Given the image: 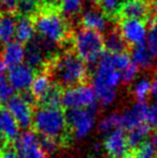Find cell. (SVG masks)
I'll use <instances>...</instances> for the list:
<instances>
[{
    "label": "cell",
    "mask_w": 157,
    "mask_h": 158,
    "mask_svg": "<svg viewBox=\"0 0 157 158\" xmlns=\"http://www.w3.org/2000/svg\"><path fill=\"white\" fill-rule=\"evenodd\" d=\"M6 102H8L6 109L15 118L19 128H31L32 115L35 110L34 106L28 103L19 93H15Z\"/></svg>",
    "instance_id": "8"
},
{
    "label": "cell",
    "mask_w": 157,
    "mask_h": 158,
    "mask_svg": "<svg viewBox=\"0 0 157 158\" xmlns=\"http://www.w3.org/2000/svg\"><path fill=\"white\" fill-rule=\"evenodd\" d=\"M97 8L98 6L88 9L82 14V27L101 32L105 31L107 28V19L109 17Z\"/></svg>",
    "instance_id": "16"
},
{
    "label": "cell",
    "mask_w": 157,
    "mask_h": 158,
    "mask_svg": "<svg viewBox=\"0 0 157 158\" xmlns=\"http://www.w3.org/2000/svg\"><path fill=\"white\" fill-rule=\"evenodd\" d=\"M66 111V121L72 138H82L93 128L95 121L94 109H73Z\"/></svg>",
    "instance_id": "6"
},
{
    "label": "cell",
    "mask_w": 157,
    "mask_h": 158,
    "mask_svg": "<svg viewBox=\"0 0 157 158\" xmlns=\"http://www.w3.org/2000/svg\"><path fill=\"white\" fill-rule=\"evenodd\" d=\"M1 1H2V6H3L4 11L11 12V13H16L19 0H1Z\"/></svg>",
    "instance_id": "34"
},
{
    "label": "cell",
    "mask_w": 157,
    "mask_h": 158,
    "mask_svg": "<svg viewBox=\"0 0 157 158\" xmlns=\"http://www.w3.org/2000/svg\"><path fill=\"white\" fill-rule=\"evenodd\" d=\"M153 8H154V12H155V16L157 17V0L153 1Z\"/></svg>",
    "instance_id": "37"
},
{
    "label": "cell",
    "mask_w": 157,
    "mask_h": 158,
    "mask_svg": "<svg viewBox=\"0 0 157 158\" xmlns=\"http://www.w3.org/2000/svg\"><path fill=\"white\" fill-rule=\"evenodd\" d=\"M99 129L101 131H109L111 129H122V115L118 113L109 115L103 118L99 124Z\"/></svg>",
    "instance_id": "24"
},
{
    "label": "cell",
    "mask_w": 157,
    "mask_h": 158,
    "mask_svg": "<svg viewBox=\"0 0 157 158\" xmlns=\"http://www.w3.org/2000/svg\"><path fill=\"white\" fill-rule=\"evenodd\" d=\"M147 124L151 129H157V99L147 109Z\"/></svg>",
    "instance_id": "31"
},
{
    "label": "cell",
    "mask_w": 157,
    "mask_h": 158,
    "mask_svg": "<svg viewBox=\"0 0 157 158\" xmlns=\"http://www.w3.org/2000/svg\"><path fill=\"white\" fill-rule=\"evenodd\" d=\"M147 48L155 58H157V23L149 27L147 40H145Z\"/></svg>",
    "instance_id": "27"
},
{
    "label": "cell",
    "mask_w": 157,
    "mask_h": 158,
    "mask_svg": "<svg viewBox=\"0 0 157 158\" xmlns=\"http://www.w3.org/2000/svg\"><path fill=\"white\" fill-rule=\"evenodd\" d=\"M151 81L147 79H142L134 87V94L138 101H145V98L149 94H151Z\"/></svg>",
    "instance_id": "26"
},
{
    "label": "cell",
    "mask_w": 157,
    "mask_h": 158,
    "mask_svg": "<svg viewBox=\"0 0 157 158\" xmlns=\"http://www.w3.org/2000/svg\"><path fill=\"white\" fill-rule=\"evenodd\" d=\"M37 72L28 64H21L16 67L10 68L8 71V80L11 86L19 92H25L29 90L36 79Z\"/></svg>",
    "instance_id": "11"
},
{
    "label": "cell",
    "mask_w": 157,
    "mask_h": 158,
    "mask_svg": "<svg viewBox=\"0 0 157 158\" xmlns=\"http://www.w3.org/2000/svg\"><path fill=\"white\" fill-rule=\"evenodd\" d=\"M132 158H157L156 148L150 141H145L132 152Z\"/></svg>",
    "instance_id": "25"
},
{
    "label": "cell",
    "mask_w": 157,
    "mask_h": 158,
    "mask_svg": "<svg viewBox=\"0 0 157 158\" xmlns=\"http://www.w3.org/2000/svg\"><path fill=\"white\" fill-rule=\"evenodd\" d=\"M0 158H22L14 148L12 144L4 148L3 150L0 151Z\"/></svg>",
    "instance_id": "33"
},
{
    "label": "cell",
    "mask_w": 157,
    "mask_h": 158,
    "mask_svg": "<svg viewBox=\"0 0 157 158\" xmlns=\"http://www.w3.org/2000/svg\"><path fill=\"white\" fill-rule=\"evenodd\" d=\"M131 57L132 61L141 69H150L155 64V57L151 54L145 43L134 46Z\"/></svg>",
    "instance_id": "20"
},
{
    "label": "cell",
    "mask_w": 157,
    "mask_h": 158,
    "mask_svg": "<svg viewBox=\"0 0 157 158\" xmlns=\"http://www.w3.org/2000/svg\"><path fill=\"white\" fill-rule=\"evenodd\" d=\"M118 22V29L129 48L145 43L149 30L147 23L138 19H121Z\"/></svg>",
    "instance_id": "9"
},
{
    "label": "cell",
    "mask_w": 157,
    "mask_h": 158,
    "mask_svg": "<svg viewBox=\"0 0 157 158\" xmlns=\"http://www.w3.org/2000/svg\"><path fill=\"white\" fill-rule=\"evenodd\" d=\"M2 108V99H1V97H0V109Z\"/></svg>",
    "instance_id": "40"
},
{
    "label": "cell",
    "mask_w": 157,
    "mask_h": 158,
    "mask_svg": "<svg viewBox=\"0 0 157 158\" xmlns=\"http://www.w3.org/2000/svg\"><path fill=\"white\" fill-rule=\"evenodd\" d=\"M151 16L152 9L147 0H125L119 4L113 19H138L147 23Z\"/></svg>",
    "instance_id": "7"
},
{
    "label": "cell",
    "mask_w": 157,
    "mask_h": 158,
    "mask_svg": "<svg viewBox=\"0 0 157 158\" xmlns=\"http://www.w3.org/2000/svg\"><path fill=\"white\" fill-rule=\"evenodd\" d=\"M105 40V52L113 53V54H121V53H127L129 46L125 42L122 37L118 27H114L103 35Z\"/></svg>",
    "instance_id": "18"
},
{
    "label": "cell",
    "mask_w": 157,
    "mask_h": 158,
    "mask_svg": "<svg viewBox=\"0 0 157 158\" xmlns=\"http://www.w3.org/2000/svg\"><path fill=\"white\" fill-rule=\"evenodd\" d=\"M156 157H157V148H156Z\"/></svg>",
    "instance_id": "41"
},
{
    "label": "cell",
    "mask_w": 157,
    "mask_h": 158,
    "mask_svg": "<svg viewBox=\"0 0 157 158\" xmlns=\"http://www.w3.org/2000/svg\"><path fill=\"white\" fill-rule=\"evenodd\" d=\"M37 35L50 43L65 44L72 40L70 26L58 8L41 3L31 15Z\"/></svg>",
    "instance_id": "2"
},
{
    "label": "cell",
    "mask_w": 157,
    "mask_h": 158,
    "mask_svg": "<svg viewBox=\"0 0 157 158\" xmlns=\"http://www.w3.org/2000/svg\"><path fill=\"white\" fill-rule=\"evenodd\" d=\"M52 81L51 77H48V74L46 72H40L37 74L36 79H35L34 83H32L31 87H30V93L32 94L36 101H38L39 99H41L44 95L46 94L50 87L52 86Z\"/></svg>",
    "instance_id": "21"
},
{
    "label": "cell",
    "mask_w": 157,
    "mask_h": 158,
    "mask_svg": "<svg viewBox=\"0 0 157 158\" xmlns=\"http://www.w3.org/2000/svg\"><path fill=\"white\" fill-rule=\"evenodd\" d=\"M31 129L39 135L54 140L58 146L70 144L72 135L66 121V111L63 108H38L34 110Z\"/></svg>",
    "instance_id": "3"
},
{
    "label": "cell",
    "mask_w": 157,
    "mask_h": 158,
    "mask_svg": "<svg viewBox=\"0 0 157 158\" xmlns=\"http://www.w3.org/2000/svg\"><path fill=\"white\" fill-rule=\"evenodd\" d=\"M44 72L48 74L53 84L58 85L64 90L87 84V64L73 50L55 55L46 64Z\"/></svg>",
    "instance_id": "1"
},
{
    "label": "cell",
    "mask_w": 157,
    "mask_h": 158,
    "mask_svg": "<svg viewBox=\"0 0 157 158\" xmlns=\"http://www.w3.org/2000/svg\"><path fill=\"white\" fill-rule=\"evenodd\" d=\"M38 135V142H39L40 148L45 153V155L53 154V153L59 148L58 144H57L54 140L50 139V138L43 137V135Z\"/></svg>",
    "instance_id": "30"
},
{
    "label": "cell",
    "mask_w": 157,
    "mask_h": 158,
    "mask_svg": "<svg viewBox=\"0 0 157 158\" xmlns=\"http://www.w3.org/2000/svg\"><path fill=\"white\" fill-rule=\"evenodd\" d=\"M14 94V88L11 86L8 77L0 75V97L2 101H8Z\"/></svg>",
    "instance_id": "29"
},
{
    "label": "cell",
    "mask_w": 157,
    "mask_h": 158,
    "mask_svg": "<svg viewBox=\"0 0 157 158\" xmlns=\"http://www.w3.org/2000/svg\"><path fill=\"white\" fill-rule=\"evenodd\" d=\"M150 130L151 128L147 126V124H143V125L134 128V130L129 131V135H127V141L131 152L136 151L141 144L147 141Z\"/></svg>",
    "instance_id": "22"
},
{
    "label": "cell",
    "mask_w": 157,
    "mask_h": 158,
    "mask_svg": "<svg viewBox=\"0 0 157 158\" xmlns=\"http://www.w3.org/2000/svg\"><path fill=\"white\" fill-rule=\"evenodd\" d=\"M97 96L93 86L84 84L76 87L67 88L63 92L61 108L66 110L96 108Z\"/></svg>",
    "instance_id": "5"
},
{
    "label": "cell",
    "mask_w": 157,
    "mask_h": 158,
    "mask_svg": "<svg viewBox=\"0 0 157 158\" xmlns=\"http://www.w3.org/2000/svg\"><path fill=\"white\" fill-rule=\"evenodd\" d=\"M152 143L154 144V146H155V148H157V132L155 133V135H154V137H153V142H152Z\"/></svg>",
    "instance_id": "38"
},
{
    "label": "cell",
    "mask_w": 157,
    "mask_h": 158,
    "mask_svg": "<svg viewBox=\"0 0 157 158\" xmlns=\"http://www.w3.org/2000/svg\"><path fill=\"white\" fill-rule=\"evenodd\" d=\"M103 146L111 158H132V152L128 145L124 129L112 131L105 139Z\"/></svg>",
    "instance_id": "10"
},
{
    "label": "cell",
    "mask_w": 157,
    "mask_h": 158,
    "mask_svg": "<svg viewBox=\"0 0 157 158\" xmlns=\"http://www.w3.org/2000/svg\"><path fill=\"white\" fill-rule=\"evenodd\" d=\"M64 89L59 87L56 84H52L50 89L46 92V94L39 99L36 103L38 108H52L58 109L61 108V97H63Z\"/></svg>",
    "instance_id": "19"
},
{
    "label": "cell",
    "mask_w": 157,
    "mask_h": 158,
    "mask_svg": "<svg viewBox=\"0 0 157 158\" xmlns=\"http://www.w3.org/2000/svg\"><path fill=\"white\" fill-rule=\"evenodd\" d=\"M149 106L145 101H138L122 115V129L131 131L137 127L147 124Z\"/></svg>",
    "instance_id": "12"
},
{
    "label": "cell",
    "mask_w": 157,
    "mask_h": 158,
    "mask_svg": "<svg viewBox=\"0 0 157 158\" xmlns=\"http://www.w3.org/2000/svg\"><path fill=\"white\" fill-rule=\"evenodd\" d=\"M2 11L4 10H3V6H2V1L0 0V12H2Z\"/></svg>",
    "instance_id": "39"
},
{
    "label": "cell",
    "mask_w": 157,
    "mask_h": 158,
    "mask_svg": "<svg viewBox=\"0 0 157 158\" xmlns=\"http://www.w3.org/2000/svg\"><path fill=\"white\" fill-rule=\"evenodd\" d=\"M119 1L121 0H98L99 8L101 9L103 13L107 15L108 17L113 19L115 12L119 6Z\"/></svg>",
    "instance_id": "28"
},
{
    "label": "cell",
    "mask_w": 157,
    "mask_h": 158,
    "mask_svg": "<svg viewBox=\"0 0 157 158\" xmlns=\"http://www.w3.org/2000/svg\"><path fill=\"white\" fill-rule=\"evenodd\" d=\"M138 71H139V67L131 60V63H130L129 66L122 72V81H123L125 84L131 82L132 80L134 79V77L137 75Z\"/></svg>",
    "instance_id": "32"
},
{
    "label": "cell",
    "mask_w": 157,
    "mask_h": 158,
    "mask_svg": "<svg viewBox=\"0 0 157 158\" xmlns=\"http://www.w3.org/2000/svg\"><path fill=\"white\" fill-rule=\"evenodd\" d=\"M0 132L9 144H13L19 137V127L10 111L4 106L0 109Z\"/></svg>",
    "instance_id": "13"
},
{
    "label": "cell",
    "mask_w": 157,
    "mask_h": 158,
    "mask_svg": "<svg viewBox=\"0 0 157 158\" xmlns=\"http://www.w3.org/2000/svg\"><path fill=\"white\" fill-rule=\"evenodd\" d=\"M6 69H8V67L2 61V59H0V75H4V72H6Z\"/></svg>",
    "instance_id": "36"
},
{
    "label": "cell",
    "mask_w": 157,
    "mask_h": 158,
    "mask_svg": "<svg viewBox=\"0 0 157 158\" xmlns=\"http://www.w3.org/2000/svg\"><path fill=\"white\" fill-rule=\"evenodd\" d=\"M84 0H63L60 3V13L65 17H74L82 12Z\"/></svg>",
    "instance_id": "23"
},
{
    "label": "cell",
    "mask_w": 157,
    "mask_h": 158,
    "mask_svg": "<svg viewBox=\"0 0 157 158\" xmlns=\"http://www.w3.org/2000/svg\"><path fill=\"white\" fill-rule=\"evenodd\" d=\"M25 60V45L15 41L4 45L2 50V61L9 69L21 64Z\"/></svg>",
    "instance_id": "15"
},
{
    "label": "cell",
    "mask_w": 157,
    "mask_h": 158,
    "mask_svg": "<svg viewBox=\"0 0 157 158\" xmlns=\"http://www.w3.org/2000/svg\"><path fill=\"white\" fill-rule=\"evenodd\" d=\"M36 35L31 15H19L15 29V39L23 45L28 44Z\"/></svg>",
    "instance_id": "17"
},
{
    "label": "cell",
    "mask_w": 157,
    "mask_h": 158,
    "mask_svg": "<svg viewBox=\"0 0 157 158\" xmlns=\"http://www.w3.org/2000/svg\"><path fill=\"white\" fill-rule=\"evenodd\" d=\"M19 14L6 11L0 12V43L6 45L15 38V29Z\"/></svg>",
    "instance_id": "14"
},
{
    "label": "cell",
    "mask_w": 157,
    "mask_h": 158,
    "mask_svg": "<svg viewBox=\"0 0 157 158\" xmlns=\"http://www.w3.org/2000/svg\"><path fill=\"white\" fill-rule=\"evenodd\" d=\"M73 51L87 64H96L105 52L103 35L96 30L81 27L72 35Z\"/></svg>",
    "instance_id": "4"
},
{
    "label": "cell",
    "mask_w": 157,
    "mask_h": 158,
    "mask_svg": "<svg viewBox=\"0 0 157 158\" xmlns=\"http://www.w3.org/2000/svg\"><path fill=\"white\" fill-rule=\"evenodd\" d=\"M151 94L154 96V97H157V73L154 77L153 81H151Z\"/></svg>",
    "instance_id": "35"
}]
</instances>
